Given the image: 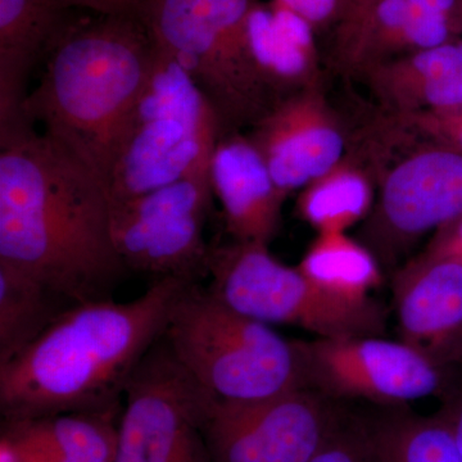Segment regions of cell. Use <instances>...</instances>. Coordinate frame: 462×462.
<instances>
[{"label":"cell","instance_id":"obj_1","mask_svg":"<svg viewBox=\"0 0 462 462\" xmlns=\"http://www.w3.org/2000/svg\"><path fill=\"white\" fill-rule=\"evenodd\" d=\"M0 263L74 306L111 298L126 272L107 184L30 124L0 130Z\"/></svg>","mask_w":462,"mask_h":462},{"label":"cell","instance_id":"obj_2","mask_svg":"<svg viewBox=\"0 0 462 462\" xmlns=\"http://www.w3.org/2000/svg\"><path fill=\"white\" fill-rule=\"evenodd\" d=\"M189 284L154 279L130 302L107 298L67 310L32 345L0 365L5 421L121 413L127 382L165 333L172 307Z\"/></svg>","mask_w":462,"mask_h":462},{"label":"cell","instance_id":"obj_3","mask_svg":"<svg viewBox=\"0 0 462 462\" xmlns=\"http://www.w3.org/2000/svg\"><path fill=\"white\" fill-rule=\"evenodd\" d=\"M156 60L139 16L69 23L48 53L38 87L27 94L23 120L41 125L107 184Z\"/></svg>","mask_w":462,"mask_h":462},{"label":"cell","instance_id":"obj_4","mask_svg":"<svg viewBox=\"0 0 462 462\" xmlns=\"http://www.w3.org/2000/svg\"><path fill=\"white\" fill-rule=\"evenodd\" d=\"M163 339L185 370L223 402H256L302 388L296 339L240 314L199 282L176 300Z\"/></svg>","mask_w":462,"mask_h":462},{"label":"cell","instance_id":"obj_5","mask_svg":"<svg viewBox=\"0 0 462 462\" xmlns=\"http://www.w3.org/2000/svg\"><path fill=\"white\" fill-rule=\"evenodd\" d=\"M256 0H145L141 14L161 54L199 88L221 135L254 126L273 102L258 78L249 45Z\"/></svg>","mask_w":462,"mask_h":462},{"label":"cell","instance_id":"obj_6","mask_svg":"<svg viewBox=\"0 0 462 462\" xmlns=\"http://www.w3.org/2000/svg\"><path fill=\"white\" fill-rule=\"evenodd\" d=\"M220 136L217 117L199 88L157 51L147 89L108 176L112 205L182 179H211Z\"/></svg>","mask_w":462,"mask_h":462},{"label":"cell","instance_id":"obj_7","mask_svg":"<svg viewBox=\"0 0 462 462\" xmlns=\"http://www.w3.org/2000/svg\"><path fill=\"white\" fill-rule=\"evenodd\" d=\"M209 291L240 314L267 325H293L315 338L383 337L385 314L375 300L355 305L327 293L269 245L233 242L211 248Z\"/></svg>","mask_w":462,"mask_h":462},{"label":"cell","instance_id":"obj_8","mask_svg":"<svg viewBox=\"0 0 462 462\" xmlns=\"http://www.w3.org/2000/svg\"><path fill=\"white\" fill-rule=\"evenodd\" d=\"M215 398L161 337L125 388L116 462H214L203 425Z\"/></svg>","mask_w":462,"mask_h":462},{"label":"cell","instance_id":"obj_9","mask_svg":"<svg viewBox=\"0 0 462 462\" xmlns=\"http://www.w3.org/2000/svg\"><path fill=\"white\" fill-rule=\"evenodd\" d=\"M211 179L187 178L112 205V238L132 272L199 282L208 275Z\"/></svg>","mask_w":462,"mask_h":462},{"label":"cell","instance_id":"obj_10","mask_svg":"<svg viewBox=\"0 0 462 462\" xmlns=\"http://www.w3.org/2000/svg\"><path fill=\"white\" fill-rule=\"evenodd\" d=\"M302 388L322 397L402 407L442 396L449 374L407 346L383 337L296 339Z\"/></svg>","mask_w":462,"mask_h":462},{"label":"cell","instance_id":"obj_11","mask_svg":"<svg viewBox=\"0 0 462 462\" xmlns=\"http://www.w3.org/2000/svg\"><path fill=\"white\" fill-rule=\"evenodd\" d=\"M345 415L338 402L298 388L256 402L215 398L203 431L214 462H309Z\"/></svg>","mask_w":462,"mask_h":462},{"label":"cell","instance_id":"obj_12","mask_svg":"<svg viewBox=\"0 0 462 462\" xmlns=\"http://www.w3.org/2000/svg\"><path fill=\"white\" fill-rule=\"evenodd\" d=\"M462 217V153L425 145L389 170L358 240L393 269L413 245Z\"/></svg>","mask_w":462,"mask_h":462},{"label":"cell","instance_id":"obj_13","mask_svg":"<svg viewBox=\"0 0 462 462\" xmlns=\"http://www.w3.org/2000/svg\"><path fill=\"white\" fill-rule=\"evenodd\" d=\"M327 32L339 69L367 67L462 38V23L430 0H339Z\"/></svg>","mask_w":462,"mask_h":462},{"label":"cell","instance_id":"obj_14","mask_svg":"<svg viewBox=\"0 0 462 462\" xmlns=\"http://www.w3.org/2000/svg\"><path fill=\"white\" fill-rule=\"evenodd\" d=\"M248 138L285 194L302 189L346 157V136L320 88L279 102Z\"/></svg>","mask_w":462,"mask_h":462},{"label":"cell","instance_id":"obj_15","mask_svg":"<svg viewBox=\"0 0 462 462\" xmlns=\"http://www.w3.org/2000/svg\"><path fill=\"white\" fill-rule=\"evenodd\" d=\"M400 340L451 375L462 367V263L419 254L394 272Z\"/></svg>","mask_w":462,"mask_h":462},{"label":"cell","instance_id":"obj_16","mask_svg":"<svg viewBox=\"0 0 462 462\" xmlns=\"http://www.w3.org/2000/svg\"><path fill=\"white\" fill-rule=\"evenodd\" d=\"M211 185L233 240L269 245L278 236L288 196L248 135L220 136L212 157Z\"/></svg>","mask_w":462,"mask_h":462},{"label":"cell","instance_id":"obj_17","mask_svg":"<svg viewBox=\"0 0 462 462\" xmlns=\"http://www.w3.org/2000/svg\"><path fill=\"white\" fill-rule=\"evenodd\" d=\"M249 45L258 78L275 106L319 88L318 32L296 12L275 0H256L249 16Z\"/></svg>","mask_w":462,"mask_h":462},{"label":"cell","instance_id":"obj_18","mask_svg":"<svg viewBox=\"0 0 462 462\" xmlns=\"http://www.w3.org/2000/svg\"><path fill=\"white\" fill-rule=\"evenodd\" d=\"M67 11L57 0H0V130L29 124L30 75L65 32Z\"/></svg>","mask_w":462,"mask_h":462},{"label":"cell","instance_id":"obj_19","mask_svg":"<svg viewBox=\"0 0 462 462\" xmlns=\"http://www.w3.org/2000/svg\"><path fill=\"white\" fill-rule=\"evenodd\" d=\"M392 115L462 106V38L367 67L361 74Z\"/></svg>","mask_w":462,"mask_h":462},{"label":"cell","instance_id":"obj_20","mask_svg":"<svg viewBox=\"0 0 462 462\" xmlns=\"http://www.w3.org/2000/svg\"><path fill=\"white\" fill-rule=\"evenodd\" d=\"M120 413L71 412L5 421L3 447L14 462H116Z\"/></svg>","mask_w":462,"mask_h":462},{"label":"cell","instance_id":"obj_21","mask_svg":"<svg viewBox=\"0 0 462 462\" xmlns=\"http://www.w3.org/2000/svg\"><path fill=\"white\" fill-rule=\"evenodd\" d=\"M361 415L372 462H462V452L445 421L402 407H379Z\"/></svg>","mask_w":462,"mask_h":462},{"label":"cell","instance_id":"obj_22","mask_svg":"<svg viewBox=\"0 0 462 462\" xmlns=\"http://www.w3.org/2000/svg\"><path fill=\"white\" fill-rule=\"evenodd\" d=\"M298 269L327 293L355 305L372 302L384 279L375 254L346 233L319 234Z\"/></svg>","mask_w":462,"mask_h":462},{"label":"cell","instance_id":"obj_23","mask_svg":"<svg viewBox=\"0 0 462 462\" xmlns=\"http://www.w3.org/2000/svg\"><path fill=\"white\" fill-rule=\"evenodd\" d=\"M374 206L372 178L348 157L302 188L297 199L298 215L318 234L346 233L363 224Z\"/></svg>","mask_w":462,"mask_h":462},{"label":"cell","instance_id":"obj_24","mask_svg":"<svg viewBox=\"0 0 462 462\" xmlns=\"http://www.w3.org/2000/svg\"><path fill=\"white\" fill-rule=\"evenodd\" d=\"M72 306L27 273L0 263V365L32 345Z\"/></svg>","mask_w":462,"mask_h":462},{"label":"cell","instance_id":"obj_25","mask_svg":"<svg viewBox=\"0 0 462 462\" xmlns=\"http://www.w3.org/2000/svg\"><path fill=\"white\" fill-rule=\"evenodd\" d=\"M391 121L400 129L424 136L431 144L442 145L462 153V114L457 109L392 115Z\"/></svg>","mask_w":462,"mask_h":462},{"label":"cell","instance_id":"obj_26","mask_svg":"<svg viewBox=\"0 0 462 462\" xmlns=\"http://www.w3.org/2000/svg\"><path fill=\"white\" fill-rule=\"evenodd\" d=\"M309 462H372L360 416L346 413L329 439Z\"/></svg>","mask_w":462,"mask_h":462},{"label":"cell","instance_id":"obj_27","mask_svg":"<svg viewBox=\"0 0 462 462\" xmlns=\"http://www.w3.org/2000/svg\"><path fill=\"white\" fill-rule=\"evenodd\" d=\"M439 400L440 407L436 413L449 428L462 452V367L451 374Z\"/></svg>","mask_w":462,"mask_h":462},{"label":"cell","instance_id":"obj_28","mask_svg":"<svg viewBox=\"0 0 462 462\" xmlns=\"http://www.w3.org/2000/svg\"><path fill=\"white\" fill-rule=\"evenodd\" d=\"M421 254L462 263V217L434 231L427 248Z\"/></svg>","mask_w":462,"mask_h":462},{"label":"cell","instance_id":"obj_29","mask_svg":"<svg viewBox=\"0 0 462 462\" xmlns=\"http://www.w3.org/2000/svg\"><path fill=\"white\" fill-rule=\"evenodd\" d=\"M300 17L309 21L320 32L329 27L331 21L336 17L339 0H275Z\"/></svg>","mask_w":462,"mask_h":462},{"label":"cell","instance_id":"obj_30","mask_svg":"<svg viewBox=\"0 0 462 462\" xmlns=\"http://www.w3.org/2000/svg\"><path fill=\"white\" fill-rule=\"evenodd\" d=\"M67 9L80 8L99 16H139L145 0H57Z\"/></svg>","mask_w":462,"mask_h":462},{"label":"cell","instance_id":"obj_31","mask_svg":"<svg viewBox=\"0 0 462 462\" xmlns=\"http://www.w3.org/2000/svg\"><path fill=\"white\" fill-rule=\"evenodd\" d=\"M455 109H457V111H460L461 114H462V106H461V107H457V108H455Z\"/></svg>","mask_w":462,"mask_h":462}]
</instances>
